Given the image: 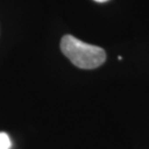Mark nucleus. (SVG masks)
Here are the masks:
<instances>
[{
    "instance_id": "f257e3e1",
    "label": "nucleus",
    "mask_w": 149,
    "mask_h": 149,
    "mask_svg": "<svg viewBox=\"0 0 149 149\" xmlns=\"http://www.w3.org/2000/svg\"><path fill=\"white\" fill-rule=\"evenodd\" d=\"M60 49L74 66L80 69H95L106 61V52L102 47L84 43L72 35H65L61 39Z\"/></svg>"
},
{
    "instance_id": "f03ea898",
    "label": "nucleus",
    "mask_w": 149,
    "mask_h": 149,
    "mask_svg": "<svg viewBox=\"0 0 149 149\" xmlns=\"http://www.w3.org/2000/svg\"><path fill=\"white\" fill-rule=\"evenodd\" d=\"M12 141L8 134L0 132V149H11Z\"/></svg>"
},
{
    "instance_id": "7ed1b4c3",
    "label": "nucleus",
    "mask_w": 149,
    "mask_h": 149,
    "mask_svg": "<svg viewBox=\"0 0 149 149\" xmlns=\"http://www.w3.org/2000/svg\"><path fill=\"white\" fill-rule=\"evenodd\" d=\"M94 1H96V2H99V3H104V2H107V1H109V0H94Z\"/></svg>"
}]
</instances>
